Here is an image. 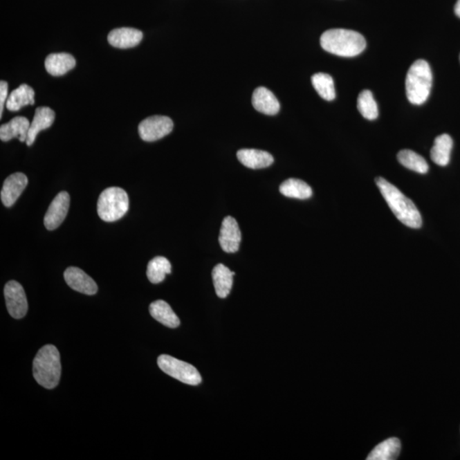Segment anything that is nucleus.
I'll list each match as a JSON object with an SVG mask.
<instances>
[{"label":"nucleus","mask_w":460,"mask_h":460,"mask_svg":"<svg viewBox=\"0 0 460 460\" xmlns=\"http://www.w3.org/2000/svg\"><path fill=\"white\" fill-rule=\"evenodd\" d=\"M376 184L383 197L397 219L412 229L422 226V217L413 201L405 196L396 187L383 178H376Z\"/></svg>","instance_id":"nucleus-1"},{"label":"nucleus","mask_w":460,"mask_h":460,"mask_svg":"<svg viewBox=\"0 0 460 460\" xmlns=\"http://www.w3.org/2000/svg\"><path fill=\"white\" fill-rule=\"evenodd\" d=\"M321 46L327 53L344 57L358 56L367 46L365 38L348 29H330L321 37Z\"/></svg>","instance_id":"nucleus-2"},{"label":"nucleus","mask_w":460,"mask_h":460,"mask_svg":"<svg viewBox=\"0 0 460 460\" xmlns=\"http://www.w3.org/2000/svg\"><path fill=\"white\" fill-rule=\"evenodd\" d=\"M60 353L54 345L44 346L37 353L33 373L38 384L48 389L56 388L61 378Z\"/></svg>","instance_id":"nucleus-3"},{"label":"nucleus","mask_w":460,"mask_h":460,"mask_svg":"<svg viewBox=\"0 0 460 460\" xmlns=\"http://www.w3.org/2000/svg\"><path fill=\"white\" fill-rule=\"evenodd\" d=\"M432 86V72L428 62L418 60L408 70L406 92L411 104L421 105L428 99Z\"/></svg>","instance_id":"nucleus-4"},{"label":"nucleus","mask_w":460,"mask_h":460,"mask_svg":"<svg viewBox=\"0 0 460 460\" xmlns=\"http://www.w3.org/2000/svg\"><path fill=\"white\" fill-rule=\"evenodd\" d=\"M129 198L126 191L112 187L102 191L98 202V213L102 220L112 223L123 218L128 211Z\"/></svg>","instance_id":"nucleus-5"},{"label":"nucleus","mask_w":460,"mask_h":460,"mask_svg":"<svg viewBox=\"0 0 460 460\" xmlns=\"http://www.w3.org/2000/svg\"><path fill=\"white\" fill-rule=\"evenodd\" d=\"M158 366L165 374L176 380L190 385H200L202 378L196 367L168 355L158 358Z\"/></svg>","instance_id":"nucleus-6"},{"label":"nucleus","mask_w":460,"mask_h":460,"mask_svg":"<svg viewBox=\"0 0 460 460\" xmlns=\"http://www.w3.org/2000/svg\"><path fill=\"white\" fill-rule=\"evenodd\" d=\"M172 120L167 116H154L147 118L139 124L140 138L145 142H154L170 134L173 130Z\"/></svg>","instance_id":"nucleus-7"},{"label":"nucleus","mask_w":460,"mask_h":460,"mask_svg":"<svg viewBox=\"0 0 460 460\" xmlns=\"http://www.w3.org/2000/svg\"><path fill=\"white\" fill-rule=\"evenodd\" d=\"M7 310L15 319L24 318L27 314L28 305L23 286L17 282L10 281L5 286Z\"/></svg>","instance_id":"nucleus-8"},{"label":"nucleus","mask_w":460,"mask_h":460,"mask_svg":"<svg viewBox=\"0 0 460 460\" xmlns=\"http://www.w3.org/2000/svg\"><path fill=\"white\" fill-rule=\"evenodd\" d=\"M70 205V196L62 191L55 197L44 219V223L48 230H54L61 226L67 217Z\"/></svg>","instance_id":"nucleus-9"},{"label":"nucleus","mask_w":460,"mask_h":460,"mask_svg":"<svg viewBox=\"0 0 460 460\" xmlns=\"http://www.w3.org/2000/svg\"><path fill=\"white\" fill-rule=\"evenodd\" d=\"M219 241L223 251L228 253L237 252L240 248L241 232L237 221L233 217L228 216L223 219Z\"/></svg>","instance_id":"nucleus-10"},{"label":"nucleus","mask_w":460,"mask_h":460,"mask_svg":"<svg viewBox=\"0 0 460 460\" xmlns=\"http://www.w3.org/2000/svg\"><path fill=\"white\" fill-rule=\"evenodd\" d=\"M64 279L73 290L86 295H94L98 293V285L86 272L76 267H69L64 272Z\"/></svg>","instance_id":"nucleus-11"},{"label":"nucleus","mask_w":460,"mask_h":460,"mask_svg":"<svg viewBox=\"0 0 460 460\" xmlns=\"http://www.w3.org/2000/svg\"><path fill=\"white\" fill-rule=\"evenodd\" d=\"M28 180L24 173L17 172L6 179L1 190V201L6 208L12 207L27 187Z\"/></svg>","instance_id":"nucleus-12"},{"label":"nucleus","mask_w":460,"mask_h":460,"mask_svg":"<svg viewBox=\"0 0 460 460\" xmlns=\"http://www.w3.org/2000/svg\"><path fill=\"white\" fill-rule=\"evenodd\" d=\"M142 39V33L138 29L121 28L109 33L108 42L113 47L128 49L137 46Z\"/></svg>","instance_id":"nucleus-13"},{"label":"nucleus","mask_w":460,"mask_h":460,"mask_svg":"<svg viewBox=\"0 0 460 460\" xmlns=\"http://www.w3.org/2000/svg\"><path fill=\"white\" fill-rule=\"evenodd\" d=\"M55 112L49 107H39L35 110L34 120L29 128L27 141L28 146L33 145L40 131L53 126L55 120Z\"/></svg>","instance_id":"nucleus-14"},{"label":"nucleus","mask_w":460,"mask_h":460,"mask_svg":"<svg viewBox=\"0 0 460 460\" xmlns=\"http://www.w3.org/2000/svg\"><path fill=\"white\" fill-rule=\"evenodd\" d=\"M30 125L27 118L21 116L14 118L8 123L3 124L0 127V139L3 142H8L15 138H18L20 142H24L27 141Z\"/></svg>","instance_id":"nucleus-15"},{"label":"nucleus","mask_w":460,"mask_h":460,"mask_svg":"<svg viewBox=\"0 0 460 460\" xmlns=\"http://www.w3.org/2000/svg\"><path fill=\"white\" fill-rule=\"evenodd\" d=\"M254 109L267 116H275L279 111L278 99L265 87L257 88L252 95Z\"/></svg>","instance_id":"nucleus-16"},{"label":"nucleus","mask_w":460,"mask_h":460,"mask_svg":"<svg viewBox=\"0 0 460 460\" xmlns=\"http://www.w3.org/2000/svg\"><path fill=\"white\" fill-rule=\"evenodd\" d=\"M237 158L243 165L251 169L266 168L274 162V158L270 153L259 149L239 150Z\"/></svg>","instance_id":"nucleus-17"},{"label":"nucleus","mask_w":460,"mask_h":460,"mask_svg":"<svg viewBox=\"0 0 460 460\" xmlns=\"http://www.w3.org/2000/svg\"><path fill=\"white\" fill-rule=\"evenodd\" d=\"M76 61L68 53H53L46 59V71L53 76H62L75 67Z\"/></svg>","instance_id":"nucleus-18"},{"label":"nucleus","mask_w":460,"mask_h":460,"mask_svg":"<svg viewBox=\"0 0 460 460\" xmlns=\"http://www.w3.org/2000/svg\"><path fill=\"white\" fill-rule=\"evenodd\" d=\"M234 275V272L230 271L229 268L222 264L216 265L213 268V284H214L217 295L220 299H226L230 293Z\"/></svg>","instance_id":"nucleus-19"},{"label":"nucleus","mask_w":460,"mask_h":460,"mask_svg":"<svg viewBox=\"0 0 460 460\" xmlns=\"http://www.w3.org/2000/svg\"><path fill=\"white\" fill-rule=\"evenodd\" d=\"M150 315L157 322L163 324L164 326L176 329L179 326L180 320L175 312L172 311L170 305L163 300H157L150 304Z\"/></svg>","instance_id":"nucleus-20"},{"label":"nucleus","mask_w":460,"mask_h":460,"mask_svg":"<svg viewBox=\"0 0 460 460\" xmlns=\"http://www.w3.org/2000/svg\"><path fill=\"white\" fill-rule=\"evenodd\" d=\"M35 104V91L28 84H21L17 89L10 92L6 107L10 111L16 112L24 107Z\"/></svg>","instance_id":"nucleus-21"},{"label":"nucleus","mask_w":460,"mask_h":460,"mask_svg":"<svg viewBox=\"0 0 460 460\" xmlns=\"http://www.w3.org/2000/svg\"><path fill=\"white\" fill-rule=\"evenodd\" d=\"M452 145L454 142L450 136L448 134L438 136L430 151V157L434 163L441 167H446L450 160Z\"/></svg>","instance_id":"nucleus-22"},{"label":"nucleus","mask_w":460,"mask_h":460,"mask_svg":"<svg viewBox=\"0 0 460 460\" xmlns=\"http://www.w3.org/2000/svg\"><path fill=\"white\" fill-rule=\"evenodd\" d=\"M402 448L398 438L392 437L382 441L367 456V460H395L398 457Z\"/></svg>","instance_id":"nucleus-23"},{"label":"nucleus","mask_w":460,"mask_h":460,"mask_svg":"<svg viewBox=\"0 0 460 460\" xmlns=\"http://www.w3.org/2000/svg\"><path fill=\"white\" fill-rule=\"evenodd\" d=\"M279 192L289 198L306 200L312 196V189L309 184L300 179L290 178L286 180L279 186Z\"/></svg>","instance_id":"nucleus-24"},{"label":"nucleus","mask_w":460,"mask_h":460,"mask_svg":"<svg viewBox=\"0 0 460 460\" xmlns=\"http://www.w3.org/2000/svg\"><path fill=\"white\" fill-rule=\"evenodd\" d=\"M172 273V265L164 257H154L148 264L147 276L151 283L158 284L164 281L165 275Z\"/></svg>","instance_id":"nucleus-25"},{"label":"nucleus","mask_w":460,"mask_h":460,"mask_svg":"<svg viewBox=\"0 0 460 460\" xmlns=\"http://www.w3.org/2000/svg\"><path fill=\"white\" fill-rule=\"evenodd\" d=\"M397 159L403 167L410 170L425 174L429 171V165L426 160L417 153L410 149L400 151Z\"/></svg>","instance_id":"nucleus-26"},{"label":"nucleus","mask_w":460,"mask_h":460,"mask_svg":"<svg viewBox=\"0 0 460 460\" xmlns=\"http://www.w3.org/2000/svg\"><path fill=\"white\" fill-rule=\"evenodd\" d=\"M311 82L315 91L324 100L333 101L336 98L333 80L327 73H315L312 76Z\"/></svg>","instance_id":"nucleus-27"},{"label":"nucleus","mask_w":460,"mask_h":460,"mask_svg":"<svg viewBox=\"0 0 460 460\" xmlns=\"http://www.w3.org/2000/svg\"><path fill=\"white\" fill-rule=\"evenodd\" d=\"M357 108H358L360 115L367 120H376L378 116L377 102L374 100L373 93L370 91L366 90L360 92L358 100H357Z\"/></svg>","instance_id":"nucleus-28"},{"label":"nucleus","mask_w":460,"mask_h":460,"mask_svg":"<svg viewBox=\"0 0 460 460\" xmlns=\"http://www.w3.org/2000/svg\"><path fill=\"white\" fill-rule=\"evenodd\" d=\"M7 94H8V83L1 80L0 82V118L3 116V109L7 102Z\"/></svg>","instance_id":"nucleus-29"},{"label":"nucleus","mask_w":460,"mask_h":460,"mask_svg":"<svg viewBox=\"0 0 460 460\" xmlns=\"http://www.w3.org/2000/svg\"><path fill=\"white\" fill-rule=\"evenodd\" d=\"M454 12L456 16L460 18V0H458L457 3H456Z\"/></svg>","instance_id":"nucleus-30"}]
</instances>
